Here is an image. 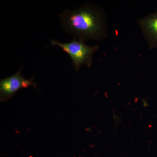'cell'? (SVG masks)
I'll return each mask as SVG.
<instances>
[{
  "instance_id": "obj_3",
  "label": "cell",
  "mask_w": 157,
  "mask_h": 157,
  "mask_svg": "<svg viewBox=\"0 0 157 157\" xmlns=\"http://www.w3.org/2000/svg\"><path fill=\"white\" fill-rule=\"evenodd\" d=\"M22 67L14 75L1 79L0 81V101L5 102L13 98L16 93L21 88H28L33 86L38 89L37 84L34 82V78L27 79L21 74Z\"/></svg>"
},
{
  "instance_id": "obj_2",
  "label": "cell",
  "mask_w": 157,
  "mask_h": 157,
  "mask_svg": "<svg viewBox=\"0 0 157 157\" xmlns=\"http://www.w3.org/2000/svg\"><path fill=\"white\" fill-rule=\"evenodd\" d=\"M51 45L59 46L69 55L76 71H79L82 66H86L88 68L91 66L93 55L99 48L98 45L89 46L83 41L75 38L68 43H62L51 39Z\"/></svg>"
},
{
  "instance_id": "obj_4",
  "label": "cell",
  "mask_w": 157,
  "mask_h": 157,
  "mask_svg": "<svg viewBox=\"0 0 157 157\" xmlns=\"http://www.w3.org/2000/svg\"><path fill=\"white\" fill-rule=\"evenodd\" d=\"M138 24L150 49L157 48V11L140 18Z\"/></svg>"
},
{
  "instance_id": "obj_1",
  "label": "cell",
  "mask_w": 157,
  "mask_h": 157,
  "mask_svg": "<svg viewBox=\"0 0 157 157\" xmlns=\"http://www.w3.org/2000/svg\"><path fill=\"white\" fill-rule=\"evenodd\" d=\"M59 17L62 29L75 39L84 42L107 37V16L99 6L88 3L72 11L64 10Z\"/></svg>"
}]
</instances>
